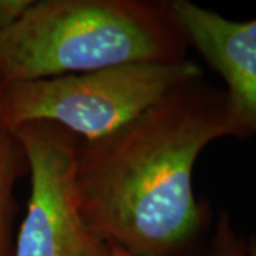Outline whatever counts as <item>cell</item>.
I'll use <instances>...</instances> for the list:
<instances>
[{
  "instance_id": "6da1fadb",
  "label": "cell",
  "mask_w": 256,
  "mask_h": 256,
  "mask_svg": "<svg viewBox=\"0 0 256 256\" xmlns=\"http://www.w3.org/2000/svg\"><path fill=\"white\" fill-rule=\"evenodd\" d=\"M225 137L248 138L225 90L184 82L111 134L80 141L76 191L84 220L101 238L138 256L188 252L212 212L192 186L198 156Z\"/></svg>"
},
{
  "instance_id": "7a4b0ae2",
  "label": "cell",
  "mask_w": 256,
  "mask_h": 256,
  "mask_svg": "<svg viewBox=\"0 0 256 256\" xmlns=\"http://www.w3.org/2000/svg\"><path fill=\"white\" fill-rule=\"evenodd\" d=\"M170 2L43 0L0 32V86L186 58Z\"/></svg>"
},
{
  "instance_id": "3957f363",
  "label": "cell",
  "mask_w": 256,
  "mask_h": 256,
  "mask_svg": "<svg viewBox=\"0 0 256 256\" xmlns=\"http://www.w3.org/2000/svg\"><path fill=\"white\" fill-rule=\"evenodd\" d=\"M194 60L134 63L0 86V120L16 130L52 122L80 141H94L152 107L175 87L201 78Z\"/></svg>"
},
{
  "instance_id": "277c9868",
  "label": "cell",
  "mask_w": 256,
  "mask_h": 256,
  "mask_svg": "<svg viewBox=\"0 0 256 256\" xmlns=\"http://www.w3.org/2000/svg\"><path fill=\"white\" fill-rule=\"evenodd\" d=\"M28 158L30 198L14 256H110L111 244L82 216L76 191L78 138L52 122L13 130Z\"/></svg>"
},
{
  "instance_id": "5b68a950",
  "label": "cell",
  "mask_w": 256,
  "mask_h": 256,
  "mask_svg": "<svg viewBox=\"0 0 256 256\" xmlns=\"http://www.w3.org/2000/svg\"><path fill=\"white\" fill-rule=\"evenodd\" d=\"M188 46L220 74L248 137L256 136V18L236 22L190 0L170 2Z\"/></svg>"
},
{
  "instance_id": "8992f818",
  "label": "cell",
  "mask_w": 256,
  "mask_h": 256,
  "mask_svg": "<svg viewBox=\"0 0 256 256\" xmlns=\"http://www.w3.org/2000/svg\"><path fill=\"white\" fill-rule=\"evenodd\" d=\"M28 171V158L16 134L0 120V256L8 255L10 224L14 212V184Z\"/></svg>"
},
{
  "instance_id": "52a82bcc",
  "label": "cell",
  "mask_w": 256,
  "mask_h": 256,
  "mask_svg": "<svg viewBox=\"0 0 256 256\" xmlns=\"http://www.w3.org/2000/svg\"><path fill=\"white\" fill-rule=\"evenodd\" d=\"M246 252L248 240L239 236L228 214L222 212L204 256H246Z\"/></svg>"
},
{
  "instance_id": "ba28073f",
  "label": "cell",
  "mask_w": 256,
  "mask_h": 256,
  "mask_svg": "<svg viewBox=\"0 0 256 256\" xmlns=\"http://www.w3.org/2000/svg\"><path fill=\"white\" fill-rule=\"evenodd\" d=\"M33 3V0H0V32L12 28Z\"/></svg>"
},
{
  "instance_id": "9c48e42d",
  "label": "cell",
  "mask_w": 256,
  "mask_h": 256,
  "mask_svg": "<svg viewBox=\"0 0 256 256\" xmlns=\"http://www.w3.org/2000/svg\"><path fill=\"white\" fill-rule=\"evenodd\" d=\"M110 256H138V255L132 254V252H130V250L124 249V248H120L117 246V245H112V244H111Z\"/></svg>"
},
{
  "instance_id": "30bf717a",
  "label": "cell",
  "mask_w": 256,
  "mask_h": 256,
  "mask_svg": "<svg viewBox=\"0 0 256 256\" xmlns=\"http://www.w3.org/2000/svg\"><path fill=\"white\" fill-rule=\"evenodd\" d=\"M246 256H256V236H252L248 240Z\"/></svg>"
}]
</instances>
